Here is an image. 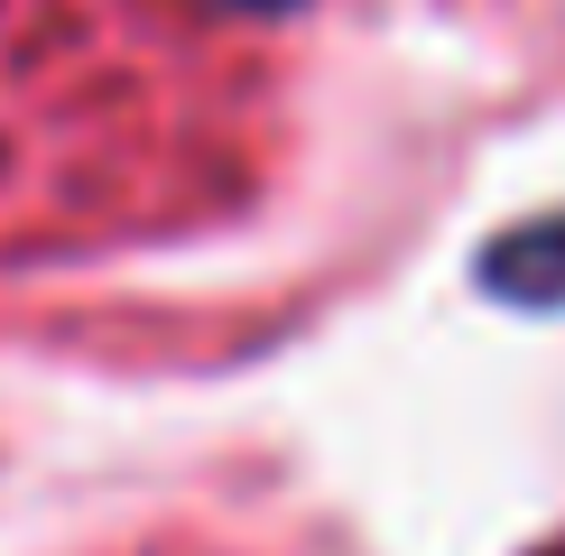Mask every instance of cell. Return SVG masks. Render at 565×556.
I'll use <instances>...</instances> for the list:
<instances>
[{"label":"cell","instance_id":"obj_1","mask_svg":"<svg viewBox=\"0 0 565 556\" xmlns=\"http://www.w3.org/2000/svg\"><path fill=\"white\" fill-rule=\"evenodd\" d=\"M297 0H0V260L149 232L260 149Z\"/></svg>","mask_w":565,"mask_h":556}]
</instances>
